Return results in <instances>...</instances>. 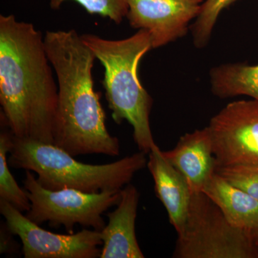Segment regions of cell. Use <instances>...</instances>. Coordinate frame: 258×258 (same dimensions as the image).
I'll return each mask as SVG.
<instances>
[{"instance_id": "obj_1", "label": "cell", "mask_w": 258, "mask_h": 258, "mask_svg": "<svg viewBox=\"0 0 258 258\" xmlns=\"http://www.w3.org/2000/svg\"><path fill=\"white\" fill-rule=\"evenodd\" d=\"M51 66L41 32L0 15V119L16 138L54 144L58 87Z\"/></svg>"}, {"instance_id": "obj_2", "label": "cell", "mask_w": 258, "mask_h": 258, "mask_svg": "<svg viewBox=\"0 0 258 258\" xmlns=\"http://www.w3.org/2000/svg\"><path fill=\"white\" fill-rule=\"evenodd\" d=\"M44 42L58 87L54 145L74 157L119 155V140L107 130L100 95L94 90L93 50L75 30L47 31Z\"/></svg>"}, {"instance_id": "obj_3", "label": "cell", "mask_w": 258, "mask_h": 258, "mask_svg": "<svg viewBox=\"0 0 258 258\" xmlns=\"http://www.w3.org/2000/svg\"><path fill=\"white\" fill-rule=\"evenodd\" d=\"M81 37L104 67L103 86L113 119L117 124L127 120L133 127L139 151L149 154L156 144L149 121L153 99L139 81L138 68L142 57L153 49L150 34L139 30L118 40L91 34Z\"/></svg>"}, {"instance_id": "obj_4", "label": "cell", "mask_w": 258, "mask_h": 258, "mask_svg": "<svg viewBox=\"0 0 258 258\" xmlns=\"http://www.w3.org/2000/svg\"><path fill=\"white\" fill-rule=\"evenodd\" d=\"M8 160L10 167L36 173L37 182L45 189L98 193L123 189L147 166L148 159L139 151L109 164H85L54 144L14 137Z\"/></svg>"}, {"instance_id": "obj_5", "label": "cell", "mask_w": 258, "mask_h": 258, "mask_svg": "<svg viewBox=\"0 0 258 258\" xmlns=\"http://www.w3.org/2000/svg\"><path fill=\"white\" fill-rule=\"evenodd\" d=\"M172 257L254 258L256 252L249 231L232 225L206 195L195 192Z\"/></svg>"}, {"instance_id": "obj_6", "label": "cell", "mask_w": 258, "mask_h": 258, "mask_svg": "<svg viewBox=\"0 0 258 258\" xmlns=\"http://www.w3.org/2000/svg\"><path fill=\"white\" fill-rule=\"evenodd\" d=\"M31 207L27 212L29 220L40 225L47 222L51 227L63 226L69 234L80 225L101 231L106 226L102 215L117 206L121 198V189L87 193L74 189L52 191L42 187L37 178L26 170L23 180Z\"/></svg>"}, {"instance_id": "obj_7", "label": "cell", "mask_w": 258, "mask_h": 258, "mask_svg": "<svg viewBox=\"0 0 258 258\" xmlns=\"http://www.w3.org/2000/svg\"><path fill=\"white\" fill-rule=\"evenodd\" d=\"M216 167L258 164V101H234L208 126Z\"/></svg>"}, {"instance_id": "obj_8", "label": "cell", "mask_w": 258, "mask_h": 258, "mask_svg": "<svg viewBox=\"0 0 258 258\" xmlns=\"http://www.w3.org/2000/svg\"><path fill=\"white\" fill-rule=\"evenodd\" d=\"M0 212L10 230L23 244L25 258H97L103 245L101 231L83 229L78 233L60 235L41 228L13 205L0 200Z\"/></svg>"}, {"instance_id": "obj_9", "label": "cell", "mask_w": 258, "mask_h": 258, "mask_svg": "<svg viewBox=\"0 0 258 258\" xmlns=\"http://www.w3.org/2000/svg\"><path fill=\"white\" fill-rule=\"evenodd\" d=\"M126 18L133 28L149 32L152 48L186 35L190 22L198 18L204 0H126Z\"/></svg>"}, {"instance_id": "obj_10", "label": "cell", "mask_w": 258, "mask_h": 258, "mask_svg": "<svg viewBox=\"0 0 258 258\" xmlns=\"http://www.w3.org/2000/svg\"><path fill=\"white\" fill-rule=\"evenodd\" d=\"M139 193L134 185H125L114 211L107 214L108 223L101 231V258H144L136 235Z\"/></svg>"}, {"instance_id": "obj_11", "label": "cell", "mask_w": 258, "mask_h": 258, "mask_svg": "<svg viewBox=\"0 0 258 258\" xmlns=\"http://www.w3.org/2000/svg\"><path fill=\"white\" fill-rule=\"evenodd\" d=\"M162 153L182 174L192 193L202 192L215 172L216 164L208 126L185 134L174 149Z\"/></svg>"}, {"instance_id": "obj_12", "label": "cell", "mask_w": 258, "mask_h": 258, "mask_svg": "<svg viewBox=\"0 0 258 258\" xmlns=\"http://www.w3.org/2000/svg\"><path fill=\"white\" fill-rule=\"evenodd\" d=\"M148 154L147 167L154 179L157 198L179 235L184 228L192 192L184 176L164 157L157 144Z\"/></svg>"}, {"instance_id": "obj_13", "label": "cell", "mask_w": 258, "mask_h": 258, "mask_svg": "<svg viewBox=\"0 0 258 258\" xmlns=\"http://www.w3.org/2000/svg\"><path fill=\"white\" fill-rule=\"evenodd\" d=\"M206 195L227 220L238 228L250 230L258 223V201L215 172L204 186Z\"/></svg>"}, {"instance_id": "obj_14", "label": "cell", "mask_w": 258, "mask_h": 258, "mask_svg": "<svg viewBox=\"0 0 258 258\" xmlns=\"http://www.w3.org/2000/svg\"><path fill=\"white\" fill-rule=\"evenodd\" d=\"M210 78L212 92L218 98L247 96L258 101V64H220L211 69Z\"/></svg>"}, {"instance_id": "obj_15", "label": "cell", "mask_w": 258, "mask_h": 258, "mask_svg": "<svg viewBox=\"0 0 258 258\" xmlns=\"http://www.w3.org/2000/svg\"><path fill=\"white\" fill-rule=\"evenodd\" d=\"M0 133V200L8 202L21 212H28L31 207L28 195L19 186L10 170L8 154L13 144V136L4 120L1 119Z\"/></svg>"}, {"instance_id": "obj_16", "label": "cell", "mask_w": 258, "mask_h": 258, "mask_svg": "<svg viewBox=\"0 0 258 258\" xmlns=\"http://www.w3.org/2000/svg\"><path fill=\"white\" fill-rule=\"evenodd\" d=\"M237 0H205L201 11L191 25L193 43L197 48L205 47L210 41L219 15Z\"/></svg>"}, {"instance_id": "obj_17", "label": "cell", "mask_w": 258, "mask_h": 258, "mask_svg": "<svg viewBox=\"0 0 258 258\" xmlns=\"http://www.w3.org/2000/svg\"><path fill=\"white\" fill-rule=\"evenodd\" d=\"M68 0H50V6L52 10L60 8ZM79 3L91 15H98L107 18L115 24L121 23L128 13L126 0H74Z\"/></svg>"}, {"instance_id": "obj_18", "label": "cell", "mask_w": 258, "mask_h": 258, "mask_svg": "<svg viewBox=\"0 0 258 258\" xmlns=\"http://www.w3.org/2000/svg\"><path fill=\"white\" fill-rule=\"evenodd\" d=\"M215 172L258 201V164L216 167Z\"/></svg>"}, {"instance_id": "obj_19", "label": "cell", "mask_w": 258, "mask_h": 258, "mask_svg": "<svg viewBox=\"0 0 258 258\" xmlns=\"http://www.w3.org/2000/svg\"><path fill=\"white\" fill-rule=\"evenodd\" d=\"M15 234L10 230L6 222L0 226V253L15 256L20 254V246L14 238Z\"/></svg>"}, {"instance_id": "obj_20", "label": "cell", "mask_w": 258, "mask_h": 258, "mask_svg": "<svg viewBox=\"0 0 258 258\" xmlns=\"http://www.w3.org/2000/svg\"><path fill=\"white\" fill-rule=\"evenodd\" d=\"M251 240L253 244L256 252V257H258V223L254 226L253 228L249 230Z\"/></svg>"}]
</instances>
